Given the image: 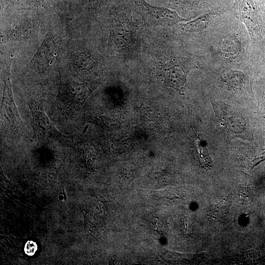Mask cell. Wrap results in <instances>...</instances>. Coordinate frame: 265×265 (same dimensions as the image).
<instances>
[{
    "instance_id": "cell-1",
    "label": "cell",
    "mask_w": 265,
    "mask_h": 265,
    "mask_svg": "<svg viewBox=\"0 0 265 265\" xmlns=\"http://www.w3.org/2000/svg\"><path fill=\"white\" fill-rule=\"evenodd\" d=\"M236 13L246 26L253 44L265 39V17L257 0H236Z\"/></svg>"
},
{
    "instance_id": "cell-2",
    "label": "cell",
    "mask_w": 265,
    "mask_h": 265,
    "mask_svg": "<svg viewBox=\"0 0 265 265\" xmlns=\"http://www.w3.org/2000/svg\"><path fill=\"white\" fill-rule=\"evenodd\" d=\"M139 2L143 9L146 22L152 25L168 27L180 22L186 21L174 10L165 7L152 6L145 0H140Z\"/></svg>"
},
{
    "instance_id": "cell-3",
    "label": "cell",
    "mask_w": 265,
    "mask_h": 265,
    "mask_svg": "<svg viewBox=\"0 0 265 265\" xmlns=\"http://www.w3.org/2000/svg\"><path fill=\"white\" fill-rule=\"evenodd\" d=\"M219 118L222 126L233 133H241L245 128L243 118L238 113L229 109L227 106H221Z\"/></svg>"
},
{
    "instance_id": "cell-4",
    "label": "cell",
    "mask_w": 265,
    "mask_h": 265,
    "mask_svg": "<svg viewBox=\"0 0 265 265\" xmlns=\"http://www.w3.org/2000/svg\"><path fill=\"white\" fill-rule=\"evenodd\" d=\"M164 78L168 86L181 93L186 81V73L185 70L178 66H174L166 69L164 72Z\"/></svg>"
},
{
    "instance_id": "cell-5",
    "label": "cell",
    "mask_w": 265,
    "mask_h": 265,
    "mask_svg": "<svg viewBox=\"0 0 265 265\" xmlns=\"http://www.w3.org/2000/svg\"><path fill=\"white\" fill-rule=\"evenodd\" d=\"M212 14H208L201 16L192 21L184 24L183 29L186 32H197L204 29L208 25Z\"/></svg>"
},
{
    "instance_id": "cell-6",
    "label": "cell",
    "mask_w": 265,
    "mask_h": 265,
    "mask_svg": "<svg viewBox=\"0 0 265 265\" xmlns=\"http://www.w3.org/2000/svg\"><path fill=\"white\" fill-rule=\"evenodd\" d=\"M221 79L229 87L238 89L243 83L244 75L238 71H230L223 75Z\"/></svg>"
},
{
    "instance_id": "cell-7",
    "label": "cell",
    "mask_w": 265,
    "mask_h": 265,
    "mask_svg": "<svg viewBox=\"0 0 265 265\" xmlns=\"http://www.w3.org/2000/svg\"><path fill=\"white\" fill-rule=\"evenodd\" d=\"M195 144L201 164L205 168L211 167L212 162L205 145L203 144L202 141L199 138L195 140Z\"/></svg>"
},
{
    "instance_id": "cell-8",
    "label": "cell",
    "mask_w": 265,
    "mask_h": 265,
    "mask_svg": "<svg viewBox=\"0 0 265 265\" xmlns=\"http://www.w3.org/2000/svg\"><path fill=\"white\" fill-rule=\"evenodd\" d=\"M37 250V245L35 242L28 240L26 243L24 251L26 255L32 256L34 255Z\"/></svg>"
},
{
    "instance_id": "cell-9",
    "label": "cell",
    "mask_w": 265,
    "mask_h": 265,
    "mask_svg": "<svg viewBox=\"0 0 265 265\" xmlns=\"http://www.w3.org/2000/svg\"><path fill=\"white\" fill-rule=\"evenodd\" d=\"M191 2L194 3V4H201V3L203 2L204 0H190Z\"/></svg>"
}]
</instances>
